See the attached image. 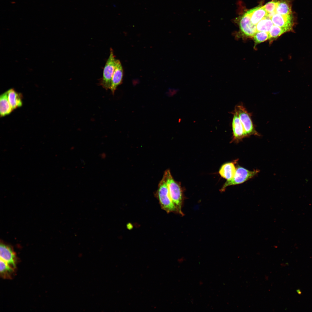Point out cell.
Listing matches in <instances>:
<instances>
[{"instance_id":"6da1fadb","label":"cell","mask_w":312,"mask_h":312,"mask_svg":"<svg viewBox=\"0 0 312 312\" xmlns=\"http://www.w3.org/2000/svg\"><path fill=\"white\" fill-rule=\"evenodd\" d=\"M163 177L167 184L171 200L178 213L183 215L181 211L182 193L180 185L174 180L168 169L165 172Z\"/></svg>"},{"instance_id":"7a4b0ae2","label":"cell","mask_w":312,"mask_h":312,"mask_svg":"<svg viewBox=\"0 0 312 312\" xmlns=\"http://www.w3.org/2000/svg\"><path fill=\"white\" fill-rule=\"evenodd\" d=\"M155 195L162 209L167 213H178L170 198L167 184L163 177L158 184Z\"/></svg>"},{"instance_id":"3957f363","label":"cell","mask_w":312,"mask_h":312,"mask_svg":"<svg viewBox=\"0 0 312 312\" xmlns=\"http://www.w3.org/2000/svg\"><path fill=\"white\" fill-rule=\"evenodd\" d=\"M236 110L247 137L251 135L259 136L260 135L256 130L252 118V114L248 112L242 103L236 105Z\"/></svg>"},{"instance_id":"277c9868","label":"cell","mask_w":312,"mask_h":312,"mask_svg":"<svg viewBox=\"0 0 312 312\" xmlns=\"http://www.w3.org/2000/svg\"><path fill=\"white\" fill-rule=\"evenodd\" d=\"M116 60L112 48L110 49V54L104 67L102 77L100 81V85L106 90L110 88L112 77L114 71Z\"/></svg>"},{"instance_id":"5b68a950","label":"cell","mask_w":312,"mask_h":312,"mask_svg":"<svg viewBox=\"0 0 312 312\" xmlns=\"http://www.w3.org/2000/svg\"><path fill=\"white\" fill-rule=\"evenodd\" d=\"M259 172L258 170H249L243 167L238 166L236 168L235 174L232 179L227 180L220 191H225L228 186L241 184L249 180L256 176Z\"/></svg>"},{"instance_id":"8992f818","label":"cell","mask_w":312,"mask_h":312,"mask_svg":"<svg viewBox=\"0 0 312 312\" xmlns=\"http://www.w3.org/2000/svg\"><path fill=\"white\" fill-rule=\"evenodd\" d=\"M239 24L240 30L237 35L238 37L253 38L257 32L256 26L251 22L250 15L248 11L242 17Z\"/></svg>"},{"instance_id":"52a82bcc","label":"cell","mask_w":312,"mask_h":312,"mask_svg":"<svg viewBox=\"0 0 312 312\" xmlns=\"http://www.w3.org/2000/svg\"><path fill=\"white\" fill-rule=\"evenodd\" d=\"M231 113L233 115L232 122L233 138L231 142H238L247 137L235 109Z\"/></svg>"},{"instance_id":"ba28073f","label":"cell","mask_w":312,"mask_h":312,"mask_svg":"<svg viewBox=\"0 0 312 312\" xmlns=\"http://www.w3.org/2000/svg\"><path fill=\"white\" fill-rule=\"evenodd\" d=\"M271 18L274 25L286 29L288 32L293 31L294 23L292 14L283 15L276 13Z\"/></svg>"},{"instance_id":"9c48e42d","label":"cell","mask_w":312,"mask_h":312,"mask_svg":"<svg viewBox=\"0 0 312 312\" xmlns=\"http://www.w3.org/2000/svg\"><path fill=\"white\" fill-rule=\"evenodd\" d=\"M0 257L1 259L5 261L13 268L16 267V255L12 248L9 246L3 243H1Z\"/></svg>"},{"instance_id":"30bf717a","label":"cell","mask_w":312,"mask_h":312,"mask_svg":"<svg viewBox=\"0 0 312 312\" xmlns=\"http://www.w3.org/2000/svg\"><path fill=\"white\" fill-rule=\"evenodd\" d=\"M123 75V71L121 63L119 60L117 59L110 88L113 94H114L118 86L122 83Z\"/></svg>"},{"instance_id":"8fae6325","label":"cell","mask_w":312,"mask_h":312,"mask_svg":"<svg viewBox=\"0 0 312 312\" xmlns=\"http://www.w3.org/2000/svg\"><path fill=\"white\" fill-rule=\"evenodd\" d=\"M237 160L233 162L226 163L223 164L220 168L219 173L220 175L227 180L232 179L235 174L236 168L235 164Z\"/></svg>"},{"instance_id":"7c38bea8","label":"cell","mask_w":312,"mask_h":312,"mask_svg":"<svg viewBox=\"0 0 312 312\" xmlns=\"http://www.w3.org/2000/svg\"><path fill=\"white\" fill-rule=\"evenodd\" d=\"M248 12L250 15L251 22L255 25L268 15L263 6L256 8Z\"/></svg>"},{"instance_id":"4fadbf2b","label":"cell","mask_w":312,"mask_h":312,"mask_svg":"<svg viewBox=\"0 0 312 312\" xmlns=\"http://www.w3.org/2000/svg\"><path fill=\"white\" fill-rule=\"evenodd\" d=\"M7 91L8 101L12 109L14 110L22 106V94L20 93L17 92L13 89H10Z\"/></svg>"},{"instance_id":"5bb4252c","label":"cell","mask_w":312,"mask_h":312,"mask_svg":"<svg viewBox=\"0 0 312 312\" xmlns=\"http://www.w3.org/2000/svg\"><path fill=\"white\" fill-rule=\"evenodd\" d=\"M13 110L9 103L7 91L0 96V113L1 117H3L10 113Z\"/></svg>"},{"instance_id":"9a60e30c","label":"cell","mask_w":312,"mask_h":312,"mask_svg":"<svg viewBox=\"0 0 312 312\" xmlns=\"http://www.w3.org/2000/svg\"><path fill=\"white\" fill-rule=\"evenodd\" d=\"M276 13L283 15L291 14V0H280L278 1Z\"/></svg>"},{"instance_id":"2e32d148","label":"cell","mask_w":312,"mask_h":312,"mask_svg":"<svg viewBox=\"0 0 312 312\" xmlns=\"http://www.w3.org/2000/svg\"><path fill=\"white\" fill-rule=\"evenodd\" d=\"M273 25L271 18L267 16L261 20L256 25L257 31L268 33Z\"/></svg>"},{"instance_id":"e0dca14e","label":"cell","mask_w":312,"mask_h":312,"mask_svg":"<svg viewBox=\"0 0 312 312\" xmlns=\"http://www.w3.org/2000/svg\"><path fill=\"white\" fill-rule=\"evenodd\" d=\"M287 32L288 31L286 29L273 25L268 32L269 40L272 41Z\"/></svg>"},{"instance_id":"ac0fdd59","label":"cell","mask_w":312,"mask_h":312,"mask_svg":"<svg viewBox=\"0 0 312 312\" xmlns=\"http://www.w3.org/2000/svg\"><path fill=\"white\" fill-rule=\"evenodd\" d=\"M0 262L1 276L4 278L10 277L14 272V268L1 259Z\"/></svg>"},{"instance_id":"d6986e66","label":"cell","mask_w":312,"mask_h":312,"mask_svg":"<svg viewBox=\"0 0 312 312\" xmlns=\"http://www.w3.org/2000/svg\"><path fill=\"white\" fill-rule=\"evenodd\" d=\"M255 42V46L257 45L269 40L268 32L263 31H257L253 37Z\"/></svg>"},{"instance_id":"ffe728a7","label":"cell","mask_w":312,"mask_h":312,"mask_svg":"<svg viewBox=\"0 0 312 312\" xmlns=\"http://www.w3.org/2000/svg\"><path fill=\"white\" fill-rule=\"evenodd\" d=\"M278 1L277 0H272L263 6L268 14V16L270 18L276 13V10Z\"/></svg>"}]
</instances>
